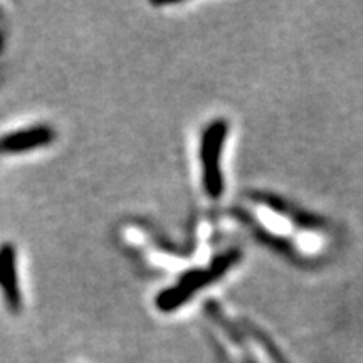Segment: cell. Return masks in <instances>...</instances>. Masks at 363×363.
Returning a JSON list of instances; mask_svg holds the SVG:
<instances>
[{
  "label": "cell",
  "instance_id": "obj_1",
  "mask_svg": "<svg viewBox=\"0 0 363 363\" xmlns=\"http://www.w3.org/2000/svg\"><path fill=\"white\" fill-rule=\"evenodd\" d=\"M239 259V252L229 251L212 262L211 266L201 271H192L189 274H185L184 278L179 281V284L174 288H169L167 291L158 294L157 298V306L160 308V311H172L177 306H180L182 303H185L187 299L192 298V294L199 289L206 288L208 283L220 278L227 269H230V266H234Z\"/></svg>",
  "mask_w": 363,
  "mask_h": 363
},
{
  "label": "cell",
  "instance_id": "obj_2",
  "mask_svg": "<svg viewBox=\"0 0 363 363\" xmlns=\"http://www.w3.org/2000/svg\"><path fill=\"white\" fill-rule=\"evenodd\" d=\"M227 136L225 120H217L211 123L203 131L201 142V163L203 175V189L212 199L220 197L224 190V180H222L220 158L222 148Z\"/></svg>",
  "mask_w": 363,
  "mask_h": 363
},
{
  "label": "cell",
  "instance_id": "obj_3",
  "mask_svg": "<svg viewBox=\"0 0 363 363\" xmlns=\"http://www.w3.org/2000/svg\"><path fill=\"white\" fill-rule=\"evenodd\" d=\"M0 291L11 313L22 310V291L17 271V249L11 242L0 244Z\"/></svg>",
  "mask_w": 363,
  "mask_h": 363
},
{
  "label": "cell",
  "instance_id": "obj_4",
  "mask_svg": "<svg viewBox=\"0 0 363 363\" xmlns=\"http://www.w3.org/2000/svg\"><path fill=\"white\" fill-rule=\"evenodd\" d=\"M56 133L49 125H34L29 128H22L12 133H7L0 138V153L19 155V153L33 152L35 148H43L52 143Z\"/></svg>",
  "mask_w": 363,
  "mask_h": 363
}]
</instances>
